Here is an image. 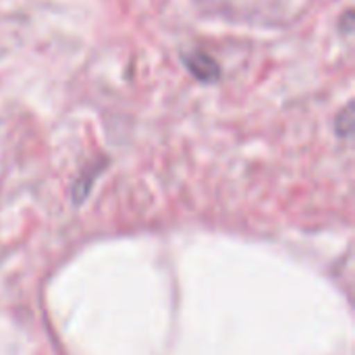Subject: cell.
Here are the masks:
<instances>
[{
  "label": "cell",
  "instance_id": "1",
  "mask_svg": "<svg viewBox=\"0 0 355 355\" xmlns=\"http://www.w3.org/2000/svg\"><path fill=\"white\" fill-rule=\"evenodd\" d=\"M181 62L200 83H216L223 77V71L214 56L204 50H189L181 52Z\"/></svg>",
  "mask_w": 355,
  "mask_h": 355
},
{
  "label": "cell",
  "instance_id": "2",
  "mask_svg": "<svg viewBox=\"0 0 355 355\" xmlns=\"http://www.w3.org/2000/svg\"><path fill=\"white\" fill-rule=\"evenodd\" d=\"M335 131L341 137H347L354 131V104L349 102L335 119Z\"/></svg>",
  "mask_w": 355,
  "mask_h": 355
},
{
  "label": "cell",
  "instance_id": "3",
  "mask_svg": "<svg viewBox=\"0 0 355 355\" xmlns=\"http://www.w3.org/2000/svg\"><path fill=\"white\" fill-rule=\"evenodd\" d=\"M352 27H354V15H352V10H347L345 17H343V21L339 23V29H343V33H349Z\"/></svg>",
  "mask_w": 355,
  "mask_h": 355
}]
</instances>
